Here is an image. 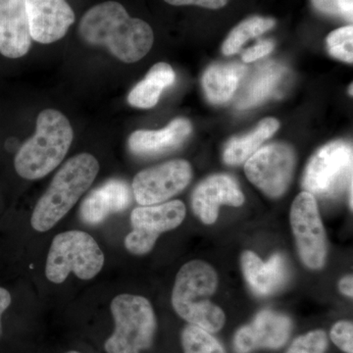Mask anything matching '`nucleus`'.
Masks as SVG:
<instances>
[{
    "label": "nucleus",
    "mask_w": 353,
    "mask_h": 353,
    "mask_svg": "<svg viewBox=\"0 0 353 353\" xmlns=\"http://www.w3.org/2000/svg\"><path fill=\"white\" fill-rule=\"evenodd\" d=\"M79 34L90 46H103L124 63H134L150 52L154 41L152 27L132 18L122 4L106 1L90 8L79 25Z\"/></svg>",
    "instance_id": "obj_1"
},
{
    "label": "nucleus",
    "mask_w": 353,
    "mask_h": 353,
    "mask_svg": "<svg viewBox=\"0 0 353 353\" xmlns=\"http://www.w3.org/2000/svg\"><path fill=\"white\" fill-rule=\"evenodd\" d=\"M132 192L126 182L111 179L92 190L81 205V219L88 225H99L109 215L129 208Z\"/></svg>",
    "instance_id": "obj_16"
},
{
    "label": "nucleus",
    "mask_w": 353,
    "mask_h": 353,
    "mask_svg": "<svg viewBox=\"0 0 353 353\" xmlns=\"http://www.w3.org/2000/svg\"><path fill=\"white\" fill-rule=\"evenodd\" d=\"M73 139V129L66 116L54 109H44L39 114L34 136L16 153V173L31 181L48 175L63 161Z\"/></svg>",
    "instance_id": "obj_3"
},
{
    "label": "nucleus",
    "mask_w": 353,
    "mask_h": 353,
    "mask_svg": "<svg viewBox=\"0 0 353 353\" xmlns=\"http://www.w3.org/2000/svg\"><path fill=\"white\" fill-rule=\"evenodd\" d=\"M189 162L176 159L141 171L132 181L134 199L141 206L164 203L180 194L192 180Z\"/></svg>",
    "instance_id": "obj_11"
},
{
    "label": "nucleus",
    "mask_w": 353,
    "mask_h": 353,
    "mask_svg": "<svg viewBox=\"0 0 353 353\" xmlns=\"http://www.w3.org/2000/svg\"><path fill=\"white\" fill-rule=\"evenodd\" d=\"M32 39L50 44L64 38L75 22L66 0H24Z\"/></svg>",
    "instance_id": "obj_13"
},
{
    "label": "nucleus",
    "mask_w": 353,
    "mask_h": 353,
    "mask_svg": "<svg viewBox=\"0 0 353 353\" xmlns=\"http://www.w3.org/2000/svg\"><path fill=\"white\" fill-rule=\"evenodd\" d=\"M352 145L336 141L323 146L313 155L303 178L304 192L312 196L334 197L345 188L352 209Z\"/></svg>",
    "instance_id": "obj_7"
},
{
    "label": "nucleus",
    "mask_w": 353,
    "mask_h": 353,
    "mask_svg": "<svg viewBox=\"0 0 353 353\" xmlns=\"http://www.w3.org/2000/svg\"><path fill=\"white\" fill-rule=\"evenodd\" d=\"M176 81V74L170 65L159 62L146 74L143 81L137 83L128 95V102L132 108L148 109L157 105L162 92Z\"/></svg>",
    "instance_id": "obj_21"
},
{
    "label": "nucleus",
    "mask_w": 353,
    "mask_h": 353,
    "mask_svg": "<svg viewBox=\"0 0 353 353\" xmlns=\"http://www.w3.org/2000/svg\"><path fill=\"white\" fill-rule=\"evenodd\" d=\"M32 41L24 0H0V54L11 59L25 57Z\"/></svg>",
    "instance_id": "obj_15"
},
{
    "label": "nucleus",
    "mask_w": 353,
    "mask_h": 353,
    "mask_svg": "<svg viewBox=\"0 0 353 353\" xmlns=\"http://www.w3.org/2000/svg\"><path fill=\"white\" fill-rule=\"evenodd\" d=\"M275 25V20L261 16H252L243 20L228 34L226 41L223 43V53L233 55L239 52L246 41L270 31Z\"/></svg>",
    "instance_id": "obj_23"
},
{
    "label": "nucleus",
    "mask_w": 353,
    "mask_h": 353,
    "mask_svg": "<svg viewBox=\"0 0 353 353\" xmlns=\"http://www.w3.org/2000/svg\"><path fill=\"white\" fill-rule=\"evenodd\" d=\"M292 328V321L287 316L271 310L261 311L252 323L241 327L234 334V352L250 353L259 348L277 350L289 340Z\"/></svg>",
    "instance_id": "obj_12"
},
{
    "label": "nucleus",
    "mask_w": 353,
    "mask_h": 353,
    "mask_svg": "<svg viewBox=\"0 0 353 353\" xmlns=\"http://www.w3.org/2000/svg\"><path fill=\"white\" fill-rule=\"evenodd\" d=\"M185 213L181 201L134 208L131 214L132 231L125 238V248L134 255L152 252L160 234L180 226Z\"/></svg>",
    "instance_id": "obj_8"
},
{
    "label": "nucleus",
    "mask_w": 353,
    "mask_h": 353,
    "mask_svg": "<svg viewBox=\"0 0 353 353\" xmlns=\"http://www.w3.org/2000/svg\"><path fill=\"white\" fill-rule=\"evenodd\" d=\"M327 347L328 340L326 334L321 330H317L296 339L287 353H324Z\"/></svg>",
    "instance_id": "obj_26"
},
{
    "label": "nucleus",
    "mask_w": 353,
    "mask_h": 353,
    "mask_svg": "<svg viewBox=\"0 0 353 353\" xmlns=\"http://www.w3.org/2000/svg\"><path fill=\"white\" fill-rule=\"evenodd\" d=\"M275 44L270 39H263L259 41V43L253 46L252 48H248L243 53V61L245 63L256 61L260 58L267 57L274 50Z\"/></svg>",
    "instance_id": "obj_28"
},
{
    "label": "nucleus",
    "mask_w": 353,
    "mask_h": 353,
    "mask_svg": "<svg viewBox=\"0 0 353 353\" xmlns=\"http://www.w3.org/2000/svg\"><path fill=\"white\" fill-rule=\"evenodd\" d=\"M67 353H80V352H67Z\"/></svg>",
    "instance_id": "obj_35"
},
{
    "label": "nucleus",
    "mask_w": 353,
    "mask_h": 353,
    "mask_svg": "<svg viewBox=\"0 0 353 353\" xmlns=\"http://www.w3.org/2000/svg\"><path fill=\"white\" fill-rule=\"evenodd\" d=\"M182 343L185 353H225L224 348L211 333L194 325L183 329Z\"/></svg>",
    "instance_id": "obj_24"
},
{
    "label": "nucleus",
    "mask_w": 353,
    "mask_h": 353,
    "mask_svg": "<svg viewBox=\"0 0 353 353\" xmlns=\"http://www.w3.org/2000/svg\"><path fill=\"white\" fill-rule=\"evenodd\" d=\"M287 72L284 65L278 62L259 65L241 87L236 99V108L241 110L253 108L277 94Z\"/></svg>",
    "instance_id": "obj_19"
},
{
    "label": "nucleus",
    "mask_w": 353,
    "mask_h": 353,
    "mask_svg": "<svg viewBox=\"0 0 353 353\" xmlns=\"http://www.w3.org/2000/svg\"><path fill=\"white\" fill-rule=\"evenodd\" d=\"M248 68L240 63L215 64L202 77L206 99L213 104L226 103L238 90Z\"/></svg>",
    "instance_id": "obj_20"
},
{
    "label": "nucleus",
    "mask_w": 353,
    "mask_h": 353,
    "mask_svg": "<svg viewBox=\"0 0 353 353\" xmlns=\"http://www.w3.org/2000/svg\"><path fill=\"white\" fill-rule=\"evenodd\" d=\"M338 4L341 13V17L352 22L353 0H338Z\"/></svg>",
    "instance_id": "obj_32"
},
{
    "label": "nucleus",
    "mask_w": 353,
    "mask_h": 353,
    "mask_svg": "<svg viewBox=\"0 0 353 353\" xmlns=\"http://www.w3.org/2000/svg\"><path fill=\"white\" fill-rule=\"evenodd\" d=\"M296 166L294 150L285 143L259 148L246 160L245 175L266 196L277 199L289 188Z\"/></svg>",
    "instance_id": "obj_10"
},
{
    "label": "nucleus",
    "mask_w": 353,
    "mask_h": 353,
    "mask_svg": "<svg viewBox=\"0 0 353 353\" xmlns=\"http://www.w3.org/2000/svg\"><path fill=\"white\" fill-rule=\"evenodd\" d=\"M192 132V124L185 118L172 121L168 126L157 131L139 130L130 136L128 145L134 154L155 157L175 150Z\"/></svg>",
    "instance_id": "obj_18"
},
{
    "label": "nucleus",
    "mask_w": 353,
    "mask_h": 353,
    "mask_svg": "<svg viewBox=\"0 0 353 353\" xmlns=\"http://www.w3.org/2000/svg\"><path fill=\"white\" fill-rule=\"evenodd\" d=\"M350 94L352 95V85H350Z\"/></svg>",
    "instance_id": "obj_34"
},
{
    "label": "nucleus",
    "mask_w": 353,
    "mask_h": 353,
    "mask_svg": "<svg viewBox=\"0 0 353 353\" xmlns=\"http://www.w3.org/2000/svg\"><path fill=\"white\" fill-rule=\"evenodd\" d=\"M241 264L246 282L257 296H270L287 283L289 269L282 254H274L263 262L254 252L248 250L241 254Z\"/></svg>",
    "instance_id": "obj_17"
},
{
    "label": "nucleus",
    "mask_w": 353,
    "mask_h": 353,
    "mask_svg": "<svg viewBox=\"0 0 353 353\" xmlns=\"http://www.w3.org/2000/svg\"><path fill=\"white\" fill-rule=\"evenodd\" d=\"M331 339L334 345L345 353H353V325L352 322L340 321L331 330Z\"/></svg>",
    "instance_id": "obj_27"
},
{
    "label": "nucleus",
    "mask_w": 353,
    "mask_h": 353,
    "mask_svg": "<svg viewBox=\"0 0 353 353\" xmlns=\"http://www.w3.org/2000/svg\"><path fill=\"white\" fill-rule=\"evenodd\" d=\"M99 172V161L90 153L67 160L37 202L31 217L32 229L39 233L52 229L90 189Z\"/></svg>",
    "instance_id": "obj_2"
},
{
    "label": "nucleus",
    "mask_w": 353,
    "mask_h": 353,
    "mask_svg": "<svg viewBox=\"0 0 353 353\" xmlns=\"http://www.w3.org/2000/svg\"><path fill=\"white\" fill-rule=\"evenodd\" d=\"M104 265V254L97 241L85 232H63L51 243L46 265V276L53 284H62L70 273L81 280H92Z\"/></svg>",
    "instance_id": "obj_5"
},
{
    "label": "nucleus",
    "mask_w": 353,
    "mask_h": 353,
    "mask_svg": "<svg viewBox=\"0 0 353 353\" xmlns=\"http://www.w3.org/2000/svg\"><path fill=\"white\" fill-rule=\"evenodd\" d=\"M12 304V296L6 288L0 287V336L2 334V317Z\"/></svg>",
    "instance_id": "obj_31"
},
{
    "label": "nucleus",
    "mask_w": 353,
    "mask_h": 353,
    "mask_svg": "<svg viewBox=\"0 0 353 353\" xmlns=\"http://www.w3.org/2000/svg\"><path fill=\"white\" fill-rule=\"evenodd\" d=\"M290 225L301 261L313 270L321 269L326 261V234L314 196L303 192L296 197Z\"/></svg>",
    "instance_id": "obj_9"
},
{
    "label": "nucleus",
    "mask_w": 353,
    "mask_h": 353,
    "mask_svg": "<svg viewBox=\"0 0 353 353\" xmlns=\"http://www.w3.org/2000/svg\"><path fill=\"white\" fill-rule=\"evenodd\" d=\"M339 288L341 294L345 296L352 297L353 296V277L352 275L345 276L339 283Z\"/></svg>",
    "instance_id": "obj_33"
},
{
    "label": "nucleus",
    "mask_w": 353,
    "mask_h": 353,
    "mask_svg": "<svg viewBox=\"0 0 353 353\" xmlns=\"http://www.w3.org/2000/svg\"><path fill=\"white\" fill-rule=\"evenodd\" d=\"M327 48L330 54L347 63L353 61V27L352 25L340 28L327 37Z\"/></svg>",
    "instance_id": "obj_25"
},
{
    "label": "nucleus",
    "mask_w": 353,
    "mask_h": 353,
    "mask_svg": "<svg viewBox=\"0 0 353 353\" xmlns=\"http://www.w3.org/2000/svg\"><path fill=\"white\" fill-rule=\"evenodd\" d=\"M311 3L319 12L334 17H341L338 0H311Z\"/></svg>",
    "instance_id": "obj_30"
},
{
    "label": "nucleus",
    "mask_w": 353,
    "mask_h": 353,
    "mask_svg": "<svg viewBox=\"0 0 353 353\" xmlns=\"http://www.w3.org/2000/svg\"><path fill=\"white\" fill-rule=\"evenodd\" d=\"M115 331L106 341L108 353H139L152 345L157 318L152 303L143 296L119 294L111 301Z\"/></svg>",
    "instance_id": "obj_6"
},
{
    "label": "nucleus",
    "mask_w": 353,
    "mask_h": 353,
    "mask_svg": "<svg viewBox=\"0 0 353 353\" xmlns=\"http://www.w3.org/2000/svg\"><path fill=\"white\" fill-rule=\"evenodd\" d=\"M279 128L280 123L278 120L266 118L250 134L232 139L227 143L223 154L225 163L234 166L243 163L278 131Z\"/></svg>",
    "instance_id": "obj_22"
},
{
    "label": "nucleus",
    "mask_w": 353,
    "mask_h": 353,
    "mask_svg": "<svg viewBox=\"0 0 353 353\" xmlns=\"http://www.w3.org/2000/svg\"><path fill=\"white\" fill-rule=\"evenodd\" d=\"M217 285V274L206 262L192 260L183 265L176 274L172 292V305L176 314L208 333L220 331L226 320L224 312L209 299Z\"/></svg>",
    "instance_id": "obj_4"
},
{
    "label": "nucleus",
    "mask_w": 353,
    "mask_h": 353,
    "mask_svg": "<svg viewBox=\"0 0 353 353\" xmlns=\"http://www.w3.org/2000/svg\"><path fill=\"white\" fill-rule=\"evenodd\" d=\"M174 6H196L208 9H220L226 6L229 0H164Z\"/></svg>",
    "instance_id": "obj_29"
},
{
    "label": "nucleus",
    "mask_w": 353,
    "mask_h": 353,
    "mask_svg": "<svg viewBox=\"0 0 353 353\" xmlns=\"http://www.w3.org/2000/svg\"><path fill=\"white\" fill-rule=\"evenodd\" d=\"M245 202V196L238 183L231 176L218 174L205 179L192 192V208L194 214L206 225L217 220L221 205L239 208Z\"/></svg>",
    "instance_id": "obj_14"
}]
</instances>
